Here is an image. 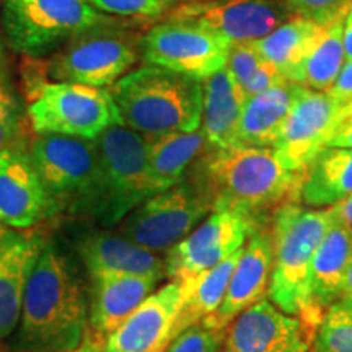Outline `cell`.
Segmentation results:
<instances>
[{"label": "cell", "instance_id": "1", "mask_svg": "<svg viewBox=\"0 0 352 352\" xmlns=\"http://www.w3.org/2000/svg\"><path fill=\"white\" fill-rule=\"evenodd\" d=\"M209 148L192 164V179L212 199V210H235L256 220L298 192L302 175L289 170L274 147Z\"/></svg>", "mask_w": 352, "mask_h": 352}, {"label": "cell", "instance_id": "2", "mask_svg": "<svg viewBox=\"0 0 352 352\" xmlns=\"http://www.w3.org/2000/svg\"><path fill=\"white\" fill-rule=\"evenodd\" d=\"M88 323L87 298L72 266L44 248L25 290L16 346L26 352L72 351L87 336Z\"/></svg>", "mask_w": 352, "mask_h": 352}, {"label": "cell", "instance_id": "3", "mask_svg": "<svg viewBox=\"0 0 352 352\" xmlns=\"http://www.w3.org/2000/svg\"><path fill=\"white\" fill-rule=\"evenodd\" d=\"M122 124L145 138L195 132L202 122V80L145 64L111 87Z\"/></svg>", "mask_w": 352, "mask_h": 352}, {"label": "cell", "instance_id": "4", "mask_svg": "<svg viewBox=\"0 0 352 352\" xmlns=\"http://www.w3.org/2000/svg\"><path fill=\"white\" fill-rule=\"evenodd\" d=\"M334 220L333 209L285 201L272 217V271L267 298L289 315L305 318L315 252Z\"/></svg>", "mask_w": 352, "mask_h": 352}, {"label": "cell", "instance_id": "5", "mask_svg": "<svg viewBox=\"0 0 352 352\" xmlns=\"http://www.w3.org/2000/svg\"><path fill=\"white\" fill-rule=\"evenodd\" d=\"M121 19L100 12L90 0H0V23L15 52L54 54L77 34Z\"/></svg>", "mask_w": 352, "mask_h": 352}, {"label": "cell", "instance_id": "6", "mask_svg": "<svg viewBox=\"0 0 352 352\" xmlns=\"http://www.w3.org/2000/svg\"><path fill=\"white\" fill-rule=\"evenodd\" d=\"M94 142L98 155V178L90 215L114 226L151 197L148 140L124 124H114Z\"/></svg>", "mask_w": 352, "mask_h": 352}, {"label": "cell", "instance_id": "7", "mask_svg": "<svg viewBox=\"0 0 352 352\" xmlns=\"http://www.w3.org/2000/svg\"><path fill=\"white\" fill-rule=\"evenodd\" d=\"M36 134L94 140L114 124H122L111 90L69 82H46L28 104Z\"/></svg>", "mask_w": 352, "mask_h": 352}, {"label": "cell", "instance_id": "8", "mask_svg": "<svg viewBox=\"0 0 352 352\" xmlns=\"http://www.w3.org/2000/svg\"><path fill=\"white\" fill-rule=\"evenodd\" d=\"M28 155L50 196L54 214L64 209L90 214L98 178V155L94 140L36 134L30 144Z\"/></svg>", "mask_w": 352, "mask_h": 352}, {"label": "cell", "instance_id": "9", "mask_svg": "<svg viewBox=\"0 0 352 352\" xmlns=\"http://www.w3.org/2000/svg\"><path fill=\"white\" fill-rule=\"evenodd\" d=\"M120 23L96 26L65 43L47 65L51 82L108 88L126 76L138 63L139 47Z\"/></svg>", "mask_w": 352, "mask_h": 352}, {"label": "cell", "instance_id": "10", "mask_svg": "<svg viewBox=\"0 0 352 352\" xmlns=\"http://www.w3.org/2000/svg\"><path fill=\"white\" fill-rule=\"evenodd\" d=\"M212 212V199L195 179L145 199L118 226V233L153 253L168 252Z\"/></svg>", "mask_w": 352, "mask_h": 352}, {"label": "cell", "instance_id": "11", "mask_svg": "<svg viewBox=\"0 0 352 352\" xmlns=\"http://www.w3.org/2000/svg\"><path fill=\"white\" fill-rule=\"evenodd\" d=\"M230 46L199 25L168 19L148 30L142 54L147 64L206 80L226 69Z\"/></svg>", "mask_w": 352, "mask_h": 352}, {"label": "cell", "instance_id": "12", "mask_svg": "<svg viewBox=\"0 0 352 352\" xmlns=\"http://www.w3.org/2000/svg\"><path fill=\"white\" fill-rule=\"evenodd\" d=\"M256 230V220L235 210L217 209L188 236L166 252L165 276L183 280L217 266L243 248Z\"/></svg>", "mask_w": 352, "mask_h": 352}, {"label": "cell", "instance_id": "13", "mask_svg": "<svg viewBox=\"0 0 352 352\" xmlns=\"http://www.w3.org/2000/svg\"><path fill=\"white\" fill-rule=\"evenodd\" d=\"M349 114L327 91L305 88L280 127L274 144L277 155L289 170L302 175Z\"/></svg>", "mask_w": 352, "mask_h": 352}, {"label": "cell", "instance_id": "14", "mask_svg": "<svg viewBox=\"0 0 352 352\" xmlns=\"http://www.w3.org/2000/svg\"><path fill=\"white\" fill-rule=\"evenodd\" d=\"M290 16L276 0H186L170 13V20L199 25L230 44L261 39Z\"/></svg>", "mask_w": 352, "mask_h": 352}, {"label": "cell", "instance_id": "15", "mask_svg": "<svg viewBox=\"0 0 352 352\" xmlns=\"http://www.w3.org/2000/svg\"><path fill=\"white\" fill-rule=\"evenodd\" d=\"M315 331L305 318L263 298L228 324L223 352H310Z\"/></svg>", "mask_w": 352, "mask_h": 352}, {"label": "cell", "instance_id": "16", "mask_svg": "<svg viewBox=\"0 0 352 352\" xmlns=\"http://www.w3.org/2000/svg\"><path fill=\"white\" fill-rule=\"evenodd\" d=\"M183 302V280L152 292L104 340V352H164L175 340Z\"/></svg>", "mask_w": 352, "mask_h": 352}, {"label": "cell", "instance_id": "17", "mask_svg": "<svg viewBox=\"0 0 352 352\" xmlns=\"http://www.w3.org/2000/svg\"><path fill=\"white\" fill-rule=\"evenodd\" d=\"M54 214L28 152L10 147L0 152V226L26 230Z\"/></svg>", "mask_w": 352, "mask_h": 352}, {"label": "cell", "instance_id": "18", "mask_svg": "<svg viewBox=\"0 0 352 352\" xmlns=\"http://www.w3.org/2000/svg\"><path fill=\"white\" fill-rule=\"evenodd\" d=\"M271 271V232H259L256 228L248 239V243L243 246L222 303L201 323L212 328L227 329L228 324L240 314H243L246 308L266 298L270 292Z\"/></svg>", "mask_w": 352, "mask_h": 352}, {"label": "cell", "instance_id": "19", "mask_svg": "<svg viewBox=\"0 0 352 352\" xmlns=\"http://www.w3.org/2000/svg\"><path fill=\"white\" fill-rule=\"evenodd\" d=\"M43 246L38 235L0 226V341L19 324L26 285Z\"/></svg>", "mask_w": 352, "mask_h": 352}, {"label": "cell", "instance_id": "20", "mask_svg": "<svg viewBox=\"0 0 352 352\" xmlns=\"http://www.w3.org/2000/svg\"><path fill=\"white\" fill-rule=\"evenodd\" d=\"M351 264L352 232L334 219L311 261L310 307L305 316L311 327H318L328 308L340 302Z\"/></svg>", "mask_w": 352, "mask_h": 352}, {"label": "cell", "instance_id": "21", "mask_svg": "<svg viewBox=\"0 0 352 352\" xmlns=\"http://www.w3.org/2000/svg\"><path fill=\"white\" fill-rule=\"evenodd\" d=\"M78 254L91 279L108 274L165 277V259L121 233H91L80 241Z\"/></svg>", "mask_w": 352, "mask_h": 352}, {"label": "cell", "instance_id": "22", "mask_svg": "<svg viewBox=\"0 0 352 352\" xmlns=\"http://www.w3.org/2000/svg\"><path fill=\"white\" fill-rule=\"evenodd\" d=\"M158 279L151 276L108 274L94 279L90 305V331L107 340L155 289Z\"/></svg>", "mask_w": 352, "mask_h": 352}, {"label": "cell", "instance_id": "23", "mask_svg": "<svg viewBox=\"0 0 352 352\" xmlns=\"http://www.w3.org/2000/svg\"><path fill=\"white\" fill-rule=\"evenodd\" d=\"M303 91L305 87L287 80L246 98L236 131V145L274 147L285 118Z\"/></svg>", "mask_w": 352, "mask_h": 352}, {"label": "cell", "instance_id": "24", "mask_svg": "<svg viewBox=\"0 0 352 352\" xmlns=\"http://www.w3.org/2000/svg\"><path fill=\"white\" fill-rule=\"evenodd\" d=\"M245 101L243 88L227 69L202 80L201 129L209 147L226 148L236 145V131Z\"/></svg>", "mask_w": 352, "mask_h": 352}, {"label": "cell", "instance_id": "25", "mask_svg": "<svg viewBox=\"0 0 352 352\" xmlns=\"http://www.w3.org/2000/svg\"><path fill=\"white\" fill-rule=\"evenodd\" d=\"M352 195V148L327 147L300 176L298 197L311 209H328Z\"/></svg>", "mask_w": 352, "mask_h": 352}, {"label": "cell", "instance_id": "26", "mask_svg": "<svg viewBox=\"0 0 352 352\" xmlns=\"http://www.w3.org/2000/svg\"><path fill=\"white\" fill-rule=\"evenodd\" d=\"M147 178L151 197L182 182L189 166H192L209 147L201 127L195 132H176L158 138H147Z\"/></svg>", "mask_w": 352, "mask_h": 352}, {"label": "cell", "instance_id": "27", "mask_svg": "<svg viewBox=\"0 0 352 352\" xmlns=\"http://www.w3.org/2000/svg\"><path fill=\"white\" fill-rule=\"evenodd\" d=\"M241 252L243 248L223 259L217 266L195 277L183 279V302L178 320H176L175 338L182 334L184 329L204 321L220 307Z\"/></svg>", "mask_w": 352, "mask_h": 352}, {"label": "cell", "instance_id": "28", "mask_svg": "<svg viewBox=\"0 0 352 352\" xmlns=\"http://www.w3.org/2000/svg\"><path fill=\"white\" fill-rule=\"evenodd\" d=\"M347 10L323 25L305 59L287 76L289 82L316 91H328L346 63L342 28Z\"/></svg>", "mask_w": 352, "mask_h": 352}, {"label": "cell", "instance_id": "29", "mask_svg": "<svg viewBox=\"0 0 352 352\" xmlns=\"http://www.w3.org/2000/svg\"><path fill=\"white\" fill-rule=\"evenodd\" d=\"M321 28L323 25L314 20L290 16L270 34L253 41V44L264 60L274 64L287 78L289 74L305 59L314 47Z\"/></svg>", "mask_w": 352, "mask_h": 352}, {"label": "cell", "instance_id": "30", "mask_svg": "<svg viewBox=\"0 0 352 352\" xmlns=\"http://www.w3.org/2000/svg\"><path fill=\"white\" fill-rule=\"evenodd\" d=\"M310 352H352V308L336 302L316 327Z\"/></svg>", "mask_w": 352, "mask_h": 352}, {"label": "cell", "instance_id": "31", "mask_svg": "<svg viewBox=\"0 0 352 352\" xmlns=\"http://www.w3.org/2000/svg\"><path fill=\"white\" fill-rule=\"evenodd\" d=\"M223 344L226 329L197 323L178 334L164 352H223Z\"/></svg>", "mask_w": 352, "mask_h": 352}, {"label": "cell", "instance_id": "32", "mask_svg": "<svg viewBox=\"0 0 352 352\" xmlns=\"http://www.w3.org/2000/svg\"><path fill=\"white\" fill-rule=\"evenodd\" d=\"M100 12L116 19H155L175 0H90Z\"/></svg>", "mask_w": 352, "mask_h": 352}, {"label": "cell", "instance_id": "33", "mask_svg": "<svg viewBox=\"0 0 352 352\" xmlns=\"http://www.w3.org/2000/svg\"><path fill=\"white\" fill-rule=\"evenodd\" d=\"M292 16H303L324 25L347 10L352 0H276Z\"/></svg>", "mask_w": 352, "mask_h": 352}, {"label": "cell", "instance_id": "34", "mask_svg": "<svg viewBox=\"0 0 352 352\" xmlns=\"http://www.w3.org/2000/svg\"><path fill=\"white\" fill-rule=\"evenodd\" d=\"M20 104L7 82L0 78V152L15 147L16 135L20 132Z\"/></svg>", "mask_w": 352, "mask_h": 352}, {"label": "cell", "instance_id": "35", "mask_svg": "<svg viewBox=\"0 0 352 352\" xmlns=\"http://www.w3.org/2000/svg\"><path fill=\"white\" fill-rule=\"evenodd\" d=\"M264 63V57L259 54L252 43H236L230 46L226 69L232 74L233 78L240 83L241 88L250 77L256 72V69Z\"/></svg>", "mask_w": 352, "mask_h": 352}, {"label": "cell", "instance_id": "36", "mask_svg": "<svg viewBox=\"0 0 352 352\" xmlns=\"http://www.w3.org/2000/svg\"><path fill=\"white\" fill-rule=\"evenodd\" d=\"M284 82H287V78L284 77V74L280 72L274 64L264 60V63L256 69V72L250 77V80L245 83L243 91L246 98H250V96L263 94V91L270 90L272 87L280 85V83Z\"/></svg>", "mask_w": 352, "mask_h": 352}, {"label": "cell", "instance_id": "37", "mask_svg": "<svg viewBox=\"0 0 352 352\" xmlns=\"http://www.w3.org/2000/svg\"><path fill=\"white\" fill-rule=\"evenodd\" d=\"M327 94L342 107L349 109V113L352 114V60H346L340 76H338Z\"/></svg>", "mask_w": 352, "mask_h": 352}, {"label": "cell", "instance_id": "38", "mask_svg": "<svg viewBox=\"0 0 352 352\" xmlns=\"http://www.w3.org/2000/svg\"><path fill=\"white\" fill-rule=\"evenodd\" d=\"M328 147H347L352 148V114L342 120V122L338 126L336 132L333 138L329 139Z\"/></svg>", "mask_w": 352, "mask_h": 352}, {"label": "cell", "instance_id": "39", "mask_svg": "<svg viewBox=\"0 0 352 352\" xmlns=\"http://www.w3.org/2000/svg\"><path fill=\"white\" fill-rule=\"evenodd\" d=\"M7 352H26V351H7ZM60 352H104V340L95 336V334L88 329L87 336L83 338L80 346L72 351H60Z\"/></svg>", "mask_w": 352, "mask_h": 352}, {"label": "cell", "instance_id": "40", "mask_svg": "<svg viewBox=\"0 0 352 352\" xmlns=\"http://www.w3.org/2000/svg\"><path fill=\"white\" fill-rule=\"evenodd\" d=\"M331 209L334 219L352 232V195L349 197H346L344 201L338 202V204L333 206Z\"/></svg>", "mask_w": 352, "mask_h": 352}, {"label": "cell", "instance_id": "41", "mask_svg": "<svg viewBox=\"0 0 352 352\" xmlns=\"http://www.w3.org/2000/svg\"><path fill=\"white\" fill-rule=\"evenodd\" d=\"M342 43H344L346 60H352V2L344 16V28H342Z\"/></svg>", "mask_w": 352, "mask_h": 352}, {"label": "cell", "instance_id": "42", "mask_svg": "<svg viewBox=\"0 0 352 352\" xmlns=\"http://www.w3.org/2000/svg\"><path fill=\"white\" fill-rule=\"evenodd\" d=\"M340 302H342V303H344V305L352 308V264H351L349 271H347L344 289H342V294H341Z\"/></svg>", "mask_w": 352, "mask_h": 352}, {"label": "cell", "instance_id": "43", "mask_svg": "<svg viewBox=\"0 0 352 352\" xmlns=\"http://www.w3.org/2000/svg\"><path fill=\"white\" fill-rule=\"evenodd\" d=\"M3 60H6V50H3V41L2 36H0V69H2Z\"/></svg>", "mask_w": 352, "mask_h": 352}, {"label": "cell", "instance_id": "44", "mask_svg": "<svg viewBox=\"0 0 352 352\" xmlns=\"http://www.w3.org/2000/svg\"><path fill=\"white\" fill-rule=\"evenodd\" d=\"M0 352H7V349H6V347H3V344H2V341H0Z\"/></svg>", "mask_w": 352, "mask_h": 352}]
</instances>
